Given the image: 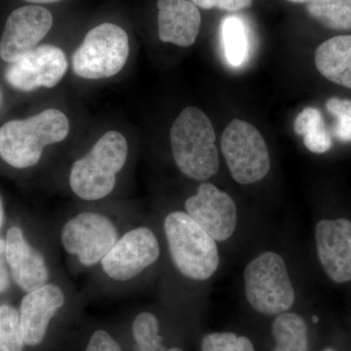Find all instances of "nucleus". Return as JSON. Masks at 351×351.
Here are the masks:
<instances>
[{
  "instance_id": "32",
  "label": "nucleus",
  "mask_w": 351,
  "mask_h": 351,
  "mask_svg": "<svg viewBox=\"0 0 351 351\" xmlns=\"http://www.w3.org/2000/svg\"><path fill=\"white\" fill-rule=\"evenodd\" d=\"M290 2H294V3H304V2H308L309 0H288Z\"/></svg>"
},
{
  "instance_id": "25",
  "label": "nucleus",
  "mask_w": 351,
  "mask_h": 351,
  "mask_svg": "<svg viewBox=\"0 0 351 351\" xmlns=\"http://www.w3.org/2000/svg\"><path fill=\"white\" fill-rule=\"evenodd\" d=\"M328 112L336 122L332 135L341 143H351V101L332 97L327 101Z\"/></svg>"
},
{
  "instance_id": "11",
  "label": "nucleus",
  "mask_w": 351,
  "mask_h": 351,
  "mask_svg": "<svg viewBox=\"0 0 351 351\" xmlns=\"http://www.w3.org/2000/svg\"><path fill=\"white\" fill-rule=\"evenodd\" d=\"M64 51L54 45L38 46L6 69L5 80L21 91L52 88L61 82L68 69Z\"/></svg>"
},
{
  "instance_id": "1",
  "label": "nucleus",
  "mask_w": 351,
  "mask_h": 351,
  "mask_svg": "<svg viewBox=\"0 0 351 351\" xmlns=\"http://www.w3.org/2000/svg\"><path fill=\"white\" fill-rule=\"evenodd\" d=\"M171 149L186 177L206 181L219 170V154L211 120L195 107L184 108L171 127Z\"/></svg>"
},
{
  "instance_id": "6",
  "label": "nucleus",
  "mask_w": 351,
  "mask_h": 351,
  "mask_svg": "<svg viewBox=\"0 0 351 351\" xmlns=\"http://www.w3.org/2000/svg\"><path fill=\"white\" fill-rule=\"evenodd\" d=\"M129 38L122 27L104 23L88 32L73 56L75 75L101 80L117 75L129 56Z\"/></svg>"
},
{
  "instance_id": "23",
  "label": "nucleus",
  "mask_w": 351,
  "mask_h": 351,
  "mask_svg": "<svg viewBox=\"0 0 351 351\" xmlns=\"http://www.w3.org/2000/svg\"><path fill=\"white\" fill-rule=\"evenodd\" d=\"M201 351H256L250 339L234 332H215L201 339Z\"/></svg>"
},
{
  "instance_id": "12",
  "label": "nucleus",
  "mask_w": 351,
  "mask_h": 351,
  "mask_svg": "<svg viewBox=\"0 0 351 351\" xmlns=\"http://www.w3.org/2000/svg\"><path fill=\"white\" fill-rule=\"evenodd\" d=\"M53 16L48 9L27 5L16 9L9 16L0 40V57L13 63L31 52L49 32Z\"/></svg>"
},
{
  "instance_id": "31",
  "label": "nucleus",
  "mask_w": 351,
  "mask_h": 351,
  "mask_svg": "<svg viewBox=\"0 0 351 351\" xmlns=\"http://www.w3.org/2000/svg\"><path fill=\"white\" fill-rule=\"evenodd\" d=\"M4 221V208L3 204H2V201L0 199V230H1V226L3 225Z\"/></svg>"
},
{
  "instance_id": "15",
  "label": "nucleus",
  "mask_w": 351,
  "mask_h": 351,
  "mask_svg": "<svg viewBox=\"0 0 351 351\" xmlns=\"http://www.w3.org/2000/svg\"><path fill=\"white\" fill-rule=\"evenodd\" d=\"M5 258L15 283L25 292H32L47 284L49 270L43 254L25 240L18 226L6 234Z\"/></svg>"
},
{
  "instance_id": "24",
  "label": "nucleus",
  "mask_w": 351,
  "mask_h": 351,
  "mask_svg": "<svg viewBox=\"0 0 351 351\" xmlns=\"http://www.w3.org/2000/svg\"><path fill=\"white\" fill-rule=\"evenodd\" d=\"M133 336L142 351H152L158 346L159 323L151 313L138 314L133 322Z\"/></svg>"
},
{
  "instance_id": "10",
  "label": "nucleus",
  "mask_w": 351,
  "mask_h": 351,
  "mask_svg": "<svg viewBox=\"0 0 351 351\" xmlns=\"http://www.w3.org/2000/svg\"><path fill=\"white\" fill-rule=\"evenodd\" d=\"M318 262L325 276L337 285L351 283V218L320 219L315 226Z\"/></svg>"
},
{
  "instance_id": "7",
  "label": "nucleus",
  "mask_w": 351,
  "mask_h": 351,
  "mask_svg": "<svg viewBox=\"0 0 351 351\" xmlns=\"http://www.w3.org/2000/svg\"><path fill=\"white\" fill-rule=\"evenodd\" d=\"M221 152L235 182H260L270 170L267 145L258 129L243 120L234 119L221 136Z\"/></svg>"
},
{
  "instance_id": "30",
  "label": "nucleus",
  "mask_w": 351,
  "mask_h": 351,
  "mask_svg": "<svg viewBox=\"0 0 351 351\" xmlns=\"http://www.w3.org/2000/svg\"><path fill=\"white\" fill-rule=\"evenodd\" d=\"M25 1L31 2V3L44 4L53 3V2L60 1V0H25Z\"/></svg>"
},
{
  "instance_id": "19",
  "label": "nucleus",
  "mask_w": 351,
  "mask_h": 351,
  "mask_svg": "<svg viewBox=\"0 0 351 351\" xmlns=\"http://www.w3.org/2000/svg\"><path fill=\"white\" fill-rule=\"evenodd\" d=\"M276 348L272 351H308V326L299 314L284 313L272 323Z\"/></svg>"
},
{
  "instance_id": "29",
  "label": "nucleus",
  "mask_w": 351,
  "mask_h": 351,
  "mask_svg": "<svg viewBox=\"0 0 351 351\" xmlns=\"http://www.w3.org/2000/svg\"><path fill=\"white\" fill-rule=\"evenodd\" d=\"M321 351H346V350H345V348H339V346H338V343H337V341H336V343H331V345H327Z\"/></svg>"
},
{
  "instance_id": "3",
  "label": "nucleus",
  "mask_w": 351,
  "mask_h": 351,
  "mask_svg": "<svg viewBox=\"0 0 351 351\" xmlns=\"http://www.w3.org/2000/svg\"><path fill=\"white\" fill-rule=\"evenodd\" d=\"M128 144L117 131L107 132L91 151L75 161L69 174V186L83 200L103 199L112 193L117 176L125 165Z\"/></svg>"
},
{
  "instance_id": "14",
  "label": "nucleus",
  "mask_w": 351,
  "mask_h": 351,
  "mask_svg": "<svg viewBox=\"0 0 351 351\" xmlns=\"http://www.w3.org/2000/svg\"><path fill=\"white\" fill-rule=\"evenodd\" d=\"M64 304L63 290L54 284H45L25 295L19 313L25 345L36 346L43 343L51 319Z\"/></svg>"
},
{
  "instance_id": "4",
  "label": "nucleus",
  "mask_w": 351,
  "mask_h": 351,
  "mask_svg": "<svg viewBox=\"0 0 351 351\" xmlns=\"http://www.w3.org/2000/svg\"><path fill=\"white\" fill-rule=\"evenodd\" d=\"M171 258L182 276L193 280H206L219 265L216 240L208 234L188 213L172 212L164 221Z\"/></svg>"
},
{
  "instance_id": "17",
  "label": "nucleus",
  "mask_w": 351,
  "mask_h": 351,
  "mask_svg": "<svg viewBox=\"0 0 351 351\" xmlns=\"http://www.w3.org/2000/svg\"><path fill=\"white\" fill-rule=\"evenodd\" d=\"M314 59L321 75L351 89V36L328 39L317 48Z\"/></svg>"
},
{
  "instance_id": "5",
  "label": "nucleus",
  "mask_w": 351,
  "mask_h": 351,
  "mask_svg": "<svg viewBox=\"0 0 351 351\" xmlns=\"http://www.w3.org/2000/svg\"><path fill=\"white\" fill-rule=\"evenodd\" d=\"M245 293L250 306L263 315H279L294 304L295 289L285 261L274 252L260 254L244 271Z\"/></svg>"
},
{
  "instance_id": "9",
  "label": "nucleus",
  "mask_w": 351,
  "mask_h": 351,
  "mask_svg": "<svg viewBox=\"0 0 351 351\" xmlns=\"http://www.w3.org/2000/svg\"><path fill=\"white\" fill-rule=\"evenodd\" d=\"M160 256L156 234L147 228H137L117 240L101 261V269L110 278L129 281L151 267Z\"/></svg>"
},
{
  "instance_id": "22",
  "label": "nucleus",
  "mask_w": 351,
  "mask_h": 351,
  "mask_svg": "<svg viewBox=\"0 0 351 351\" xmlns=\"http://www.w3.org/2000/svg\"><path fill=\"white\" fill-rule=\"evenodd\" d=\"M24 335L20 313L9 304L0 306V351H23Z\"/></svg>"
},
{
  "instance_id": "33",
  "label": "nucleus",
  "mask_w": 351,
  "mask_h": 351,
  "mask_svg": "<svg viewBox=\"0 0 351 351\" xmlns=\"http://www.w3.org/2000/svg\"><path fill=\"white\" fill-rule=\"evenodd\" d=\"M165 351H184V350H182V348H169V350H167Z\"/></svg>"
},
{
  "instance_id": "16",
  "label": "nucleus",
  "mask_w": 351,
  "mask_h": 351,
  "mask_svg": "<svg viewBox=\"0 0 351 351\" xmlns=\"http://www.w3.org/2000/svg\"><path fill=\"white\" fill-rule=\"evenodd\" d=\"M159 38L181 47L195 44L200 31L201 15L191 0H158Z\"/></svg>"
},
{
  "instance_id": "2",
  "label": "nucleus",
  "mask_w": 351,
  "mask_h": 351,
  "mask_svg": "<svg viewBox=\"0 0 351 351\" xmlns=\"http://www.w3.org/2000/svg\"><path fill=\"white\" fill-rule=\"evenodd\" d=\"M68 117L49 108L24 120H12L0 128V157L18 169L36 165L46 145L68 137Z\"/></svg>"
},
{
  "instance_id": "27",
  "label": "nucleus",
  "mask_w": 351,
  "mask_h": 351,
  "mask_svg": "<svg viewBox=\"0 0 351 351\" xmlns=\"http://www.w3.org/2000/svg\"><path fill=\"white\" fill-rule=\"evenodd\" d=\"M85 351H122L119 343L105 330H98L92 335Z\"/></svg>"
},
{
  "instance_id": "13",
  "label": "nucleus",
  "mask_w": 351,
  "mask_h": 351,
  "mask_svg": "<svg viewBox=\"0 0 351 351\" xmlns=\"http://www.w3.org/2000/svg\"><path fill=\"white\" fill-rule=\"evenodd\" d=\"M186 213L216 241L232 237L237 225V209L232 196L210 182L200 184L196 195L186 201Z\"/></svg>"
},
{
  "instance_id": "28",
  "label": "nucleus",
  "mask_w": 351,
  "mask_h": 351,
  "mask_svg": "<svg viewBox=\"0 0 351 351\" xmlns=\"http://www.w3.org/2000/svg\"><path fill=\"white\" fill-rule=\"evenodd\" d=\"M5 240L0 239V293L5 292L10 284L8 270L5 265Z\"/></svg>"
},
{
  "instance_id": "18",
  "label": "nucleus",
  "mask_w": 351,
  "mask_h": 351,
  "mask_svg": "<svg viewBox=\"0 0 351 351\" xmlns=\"http://www.w3.org/2000/svg\"><path fill=\"white\" fill-rule=\"evenodd\" d=\"M221 43L226 61L232 68L239 69L250 59V32L241 18L230 16L221 25Z\"/></svg>"
},
{
  "instance_id": "21",
  "label": "nucleus",
  "mask_w": 351,
  "mask_h": 351,
  "mask_svg": "<svg viewBox=\"0 0 351 351\" xmlns=\"http://www.w3.org/2000/svg\"><path fill=\"white\" fill-rule=\"evenodd\" d=\"M306 10L328 29H351V0H309Z\"/></svg>"
},
{
  "instance_id": "34",
  "label": "nucleus",
  "mask_w": 351,
  "mask_h": 351,
  "mask_svg": "<svg viewBox=\"0 0 351 351\" xmlns=\"http://www.w3.org/2000/svg\"><path fill=\"white\" fill-rule=\"evenodd\" d=\"M1 101H2V92H1V89H0V105H1Z\"/></svg>"
},
{
  "instance_id": "20",
  "label": "nucleus",
  "mask_w": 351,
  "mask_h": 351,
  "mask_svg": "<svg viewBox=\"0 0 351 351\" xmlns=\"http://www.w3.org/2000/svg\"><path fill=\"white\" fill-rule=\"evenodd\" d=\"M295 134L304 138V145L313 154H325L332 149L331 134L328 131L322 112L318 108H304L295 117Z\"/></svg>"
},
{
  "instance_id": "8",
  "label": "nucleus",
  "mask_w": 351,
  "mask_h": 351,
  "mask_svg": "<svg viewBox=\"0 0 351 351\" xmlns=\"http://www.w3.org/2000/svg\"><path fill=\"white\" fill-rule=\"evenodd\" d=\"M119 230L108 217L83 212L69 219L61 232L64 250L85 267H93L117 243Z\"/></svg>"
},
{
  "instance_id": "26",
  "label": "nucleus",
  "mask_w": 351,
  "mask_h": 351,
  "mask_svg": "<svg viewBox=\"0 0 351 351\" xmlns=\"http://www.w3.org/2000/svg\"><path fill=\"white\" fill-rule=\"evenodd\" d=\"M196 6L203 9H219V10L235 11L242 10L251 5L253 0H191Z\"/></svg>"
}]
</instances>
